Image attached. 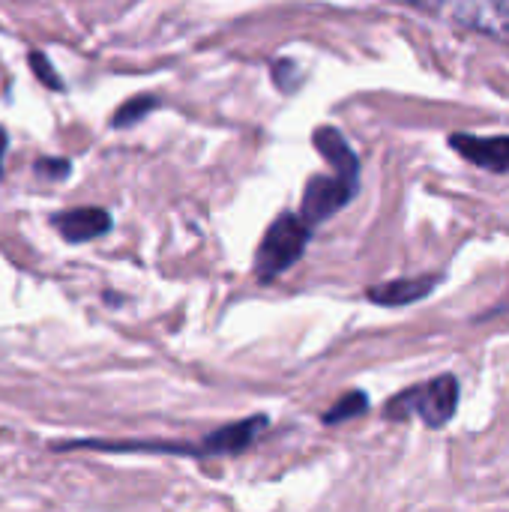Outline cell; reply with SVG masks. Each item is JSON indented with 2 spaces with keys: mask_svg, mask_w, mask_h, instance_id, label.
<instances>
[{
  "mask_svg": "<svg viewBox=\"0 0 509 512\" xmlns=\"http://www.w3.org/2000/svg\"><path fill=\"white\" fill-rule=\"evenodd\" d=\"M459 411V378L438 375L387 402V420L420 417L429 429H444Z\"/></svg>",
  "mask_w": 509,
  "mask_h": 512,
  "instance_id": "cell-1",
  "label": "cell"
},
{
  "mask_svg": "<svg viewBox=\"0 0 509 512\" xmlns=\"http://www.w3.org/2000/svg\"><path fill=\"white\" fill-rule=\"evenodd\" d=\"M309 231H312V225L303 216L282 213L270 225V231L264 234V240L258 246V255H255V273H258V279L261 282H270L279 273H285L291 264H297L303 258V252H306Z\"/></svg>",
  "mask_w": 509,
  "mask_h": 512,
  "instance_id": "cell-2",
  "label": "cell"
},
{
  "mask_svg": "<svg viewBox=\"0 0 509 512\" xmlns=\"http://www.w3.org/2000/svg\"><path fill=\"white\" fill-rule=\"evenodd\" d=\"M357 195V183L333 174V177H324V174H315L309 183H306V192H303V219L309 225H318L330 216H336L342 207L351 204V198Z\"/></svg>",
  "mask_w": 509,
  "mask_h": 512,
  "instance_id": "cell-3",
  "label": "cell"
},
{
  "mask_svg": "<svg viewBox=\"0 0 509 512\" xmlns=\"http://www.w3.org/2000/svg\"><path fill=\"white\" fill-rule=\"evenodd\" d=\"M450 147L468 159L471 165L492 171V174H509V135H471L456 132L450 135Z\"/></svg>",
  "mask_w": 509,
  "mask_h": 512,
  "instance_id": "cell-4",
  "label": "cell"
},
{
  "mask_svg": "<svg viewBox=\"0 0 509 512\" xmlns=\"http://www.w3.org/2000/svg\"><path fill=\"white\" fill-rule=\"evenodd\" d=\"M456 21L509 45V0H456Z\"/></svg>",
  "mask_w": 509,
  "mask_h": 512,
  "instance_id": "cell-5",
  "label": "cell"
},
{
  "mask_svg": "<svg viewBox=\"0 0 509 512\" xmlns=\"http://www.w3.org/2000/svg\"><path fill=\"white\" fill-rule=\"evenodd\" d=\"M264 429H267V417L258 414L252 420L231 423L219 432H210L198 447H192V453H198V456H234V453L246 450Z\"/></svg>",
  "mask_w": 509,
  "mask_h": 512,
  "instance_id": "cell-6",
  "label": "cell"
},
{
  "mask_svg": "<svg viewBox=\"0 0 509 512\" xmlns=\"http://www.w3.org/2000/svg\"><path fill=\"white\" fill-rule=\"evenodd\" d=\"M51 225L57 234L69 243H87L111 231V216L108 210L99 207H78V210H63L51 216Z\"/></svg>",
  "mask_w": 509,
  "mask_h": 512,
  "instance_id": "cell-7",
  "label": "cell"
},
{
  "mask_svg": "<svg viewBox=\"0 0 509 512\" xmlns=\"http://www.w3.org/2000/svg\"><path fill=\"white\" fill-rule=\"evenodd\" d=\"M441 285V276H414V279H393L366 291V297L378 306H408L426 300Z\"/></svg>",
  "mask_w": 509,
  "mask_h": 512,
  "instance_id": "cell-8",
  "label": "cell"
},
{
  "mask_svg": "<svg viewBox=\"0 0 509 512\" xmlns=\"http://www.w3.org/2000/svg\"><path fill=\"white\" fill-rule=\"evenodd\" d=\"M312 144L321 150V156L333 165V171H336L339 177L357 183V177H360V159H357V153L351 150L348 138H345L339 129L321 126V129L312 135Z\"/></svg>",
  "mask_w": 509,
  "mask_h": 512,
  "instance_id": "cell-9",
  "label": "cell"
},
{
  "mask_svg": "<svg viewBox=\"0 0 509 512\" xmlns=\"http://www.w3.org/2000/svg\"><path fill=\"white\" fill-rule=\"evenodd\" d=\"M366 411H369V399H366V393L354 390V393H348L345 399H339V402L324 414V423H327V426H336V423H345V420L363 417Z\"/></svg>",
  "mask_w": 509,
  "mask_h": 512,
  "instance_id": "cell-10",
  "label": "cell"
},
{
  "mask_svg": "<svg viewBox=\"0 0 509 512\" xmlns=\"http://www.w3.org/2000/svg\"><path fill=\"white\" fill-rule=\"evenodd\" d=\"M156 108V99L153 96H138V99H132V102H126L117 114H114V129H126V126H135L141 117H147L150 111Z\"/></svg>",
  "mask_w": 509,
  "mask_h": 512,
  "instance_id": "cell-11",
  "label": "cell"
},
{
  "mask_svg": "<svg viewBox=\"0 0 509 512\" xmlns=\"http://www.w3.org/2000/svg\"><path fill=\"white\" fill-rule=\"evenodd\" d=\"M30 66H33V72L39 75V81H42L45 87H54V90H60V87H63V81H60V75L54 72V66H51L39 51H33V54H30Z\"/></svg>",
  "mask_w": 509,
  "mask_h": 512,
  "instance_id": "cell-12",
  "label": "cell"
},
{
  "mask_svg": "<svg viewBox=\"0 0 509 512\" xmlns=\"http://www.w3.org/2000/svg\"><path fill=\"white\" fill-rule=\"evenodd\" d=\"M36 171L48 180H63V177H69V162L66 159H39Z\"/></svg>",
  "mask_w": 509,
  "mask_h": 512,
  "instance_id": "cell-13",
  "label": "cell"
},
{
  "mask_svg": "<svg viewBox=\"0 0 509 512\" xmlns=\"http://www.w3.org/2000/svg\"><path fill=\"white\" fill-rule=\"evenodd\" d=\"M399 3L414 6V9H420V12H438V9L444 6V0H399Z\"/></svg>",
  "mask_w": 509,
  "mask_h": 512,
  "instance_id": "cell-14",
  "label": "cell"
},
{
  "mask_svg": "<svg viewBox=\"0 0 509 512\" xmlns=\"http://www.w3.org/2000/svg\"><path fill=\"white\" fill-rule=\"evenodd\" d=\"M3 150H6V132L0 129V174H3Z\"/></svg>",
  "mask_w": 509,
  "mask_h": 512,
  "instance_id": "cell-15",
  "label": "cell"
}]
</instances>
